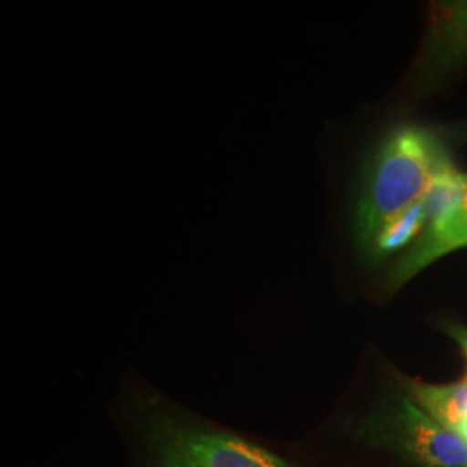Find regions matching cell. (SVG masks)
Listing matches in <instances>:
<instances>
[{
    "label": "cell",
    "instance_id": "cell-6",
    "mask_svg": "<svg viewBox=\"0 0 467 467\" xmlns=\"http://www.w3.org/2000/svg\"><path fill=\"white\" fill-rule=\"evenodd\" d=\"M451 334H453V336H455V339L462 345L467 360V329H464V327H453V329H451Z\"/></svg>",
    "mask_w": 467,
    "mask_h": 467
},
{
    "label": "cell",
    "instance_id": "cell-3",
    "mask_svg": "<svg viewBox=\"0 0 467 467\" xmlns=\"http://www.w3.org/2000/svg\"><path fill=\"white\" fill-rule=\"evenodd\" d=\"M351 428L400 447L424 467H467V441L424 412L410 397L366 414Z\"/></svg>",
    "mask_w": 467,
    "mask_h": 467
},
{
    "label": "cell",
    "instance_id": "cell-2",
    "mask_svg": "<svg viewBox=\"0 0 467 467\" xmlns=\"http://www.w3.org/2000/svg\"><path fill=\"white\" fill-rule=\"evenodd\" d=\"M451 156L430 130L399 127L372 154L355 208V235L364 251L388 225L424 200Z\"/></svg>",
    "mask_w": 467,
    "mask_h": 467
},
{
    "label": "cell",
    "instance_id": "cell-5",
    "mask_svg": "<svg viewBox=\"0 0 467 467\" xmlns=\"http://www.w3.org/2000/svg\"><path fill=\"white\" fill-rule=\"evenodd\" d=\"M428 54L433 65L451 67L467 59V2H445L433 9Z\"/></svg>",
    "mask_w": 467,
    "mask_h": 467
},
{
    "label": "cell",
    "instance_id": "cell-4",
    "mask_svg": "<svg viewBox=\"0 0 467 467\" xmlns=\"http://www.w3.org/2000/svg\"><path fill=\"white\" fill-rule=\"evenodd\" d=\"M464 246H467V173H464L462 192L451 210L436 218L391 265L386 277L388 289H399L438 258Z\"/></svg>",
    "mask_w": 467,
    "mask_h": 467
},
{
    "label": "cell",
    "instance_id": "cell-1",
    "mask_svg": "<svg viewBox=\"0 0 467 467\" xmlns=\"http://www.w3.org/2000/svg\"><path fill=\"white\" fill-rule=\"evenodd\" d=\"M123 467H312L300 447L208 418L130 374L108 405Z\"/></svg>",
    "mask_w": 467,
    "mask_h": 467
}]
</instances>
